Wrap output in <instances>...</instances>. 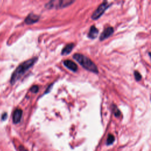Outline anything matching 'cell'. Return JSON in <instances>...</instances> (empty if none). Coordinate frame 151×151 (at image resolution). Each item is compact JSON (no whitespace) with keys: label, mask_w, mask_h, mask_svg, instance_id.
I'll return each mask as SVG.
<instances>
[{"label":"cell","mask_w":151,"mask_h":151,"mask_svg":"<svg viewBox=\"0 0 151 151\" xmlns=\"http://www.w3.org/2000/svg\"><path fill=\"white\" fill-rule=\"evenodd\" d=\"M37 60V57L27 60L20 64L14 71L11 76L10 82L11 84H14L29 68H31Z\"/></svg>","instance_id":"6da1fadb"},{"label":"cell","mask_w":151,"mask_h":151,"mask_svg":"<svg viewBox=\"0 0 151 151\" xmlns=\"http://www.w3.org/2000/svg\"><path fill=\"white\" fill-rule=\"evenodd\" d=\"M73 58L86 70L94 73H99L96 65L88 57L81 54H75Z\"/></svg>","instance_id":"7a4b0ae2"},{"label":"cell","mask_w":151,"mask_h":151,"mask_svg":"<svg viewBox=\"0 0 151 151\" xmlns=\"http://www.w3.org/2000/svg\"><path fill=\"white\" fill-rule=\"evenodd\" d=\"M74 1L71 0H61V1H51L45 5V7L48 9L61 8L67 6L73 3Z\"/></svg>","instance_id":"3957f363"},{"label":"cell","mask_w":151,"mask_h":151,"mask_svg":"<svg viewBox=\"0 0 151 151\" xmlns=\"http://www.w3.org/2000/svg\"><path fill=\"white\" fill-rule=\"evenodd\" d=\"M109 5H110L107 1H104L98 6L96 10L93 12L91 16V18L94 20L97 19L103 15V14L104 12L106 9L109 6Z\"/></svg>","instance_id":"277c9868"},{"label":"cell","mask_w":151,"mask_h":151,"mask_svg":"<svg viewBox=\"0 0 151 151\" xmlns=\"http://www.w3.org/2000/svg\"><path fill=\"white\" fill-rule=\"evenodd\" d=\"M114 32V29L111 27H109L104 29V31L102 32L100 36V40L103 41L109 37H110Z\"/></svg>","instance_id":"5b68a950"},{"label":"cell","mask_w":151,"mask_h":151,"mask_svg":"<svg viewBox=\"0 0 151 151\" xmlns=\"http://www.w3.org/2000/svg\"><path fill=\"white\" fill-rule=\"evenodd\" d=\"M40 17L34 14H29L25 19V22L27 24H32L37 22L39 20Z\"/></svg>","instance_id":"8992f818"},{"label":"cell","mask_w":151,"mask_h":151,"mask_svg":"<svg viewBox=\"0 0 151 151\" xmlns=\"http://www.w3.org/2000/svg\"><path fill=\"white\" fill-rule=\"evenodd\" d=\"M63 63H64V65L67 68H68V69L71 70L75 72L78 69V67H77V65H76V64L71 60H65Z\"/></svg>","instance_id":"52a82bcc"},{"label":"cell","mask_w":151,"mask_h":151,"mask_svg":"<svg viewBox=\"0 0 151 151\" xmlns=\"http://www.w3.org/2000/svg\"><path fill=\"white\" fill-rule=\"evenodd\" d=\"M22 111L21 109H16L13 114V122L14 123H18L21 119Z\"/></svg>","instance_id":"ba28073f"},{"label":"cell","mask_w":151,"mask_h":151,"mask_svg":"<svg viewBox=\"0 0 151 151\" xmlns=\"http://www.w3.org/2000/svg\"><path fill=\"white\" fill-rule=\"evenodd\" d=\"M98 34H99V30L97 29V28L95 26L93 25L90 27L88 36L89 38L94 39V38L97 37Z\"/></svg>","instance_id":"9c48e42d"},{"label":"cell","mask_w":151,"mask_h":151,"mask_svg":"<svg viewBox=\"0 0 151 151\" xmlns=\"http://www.w3.org/2000/svg\"><path fill=\"white\" fill-rule=\"evenodd\" d=\"M74 46V45L73 43H70V44H67L63 49V50L61 51V54L64 55H67V54H70L71 52V51H72Z\"/></svg>","instance_id":"30bf717a"},{"label":"cell","mask_w":151,"mask_h":151,"mask_svg":"<svg viewBox=\"0 0 151 151\" xmlns=\"http://www.w3.org/2000/svg\"><path fill=\"white\" fill-rule=\"evenodd\" d=\"M112 110H113V112L116 117H119L120 116L121 112L116 105H114V104L112 105Z\"/></svg>","instance_id":"8fae6325"},{"label":"cell","mask_w":151,"mask_h":151,"mask_svg":"<svg viewBox=\"0 0 151 151\" xmlns=\"http://www.w3.org/2000/svg\"><path fill=\"white\" fill-rule=\"evenodd\" d=\"M114 136L111 134H109V136L107 137V139L106 144L107 145H110L114 142Z\"/></svg>","instance_id":"7c38bea8"},{"label":"cell","mask_w":151,"mask_h":151,"mask_svg":"<svg viewBox=\"0 0 151 151\" xmlns=\"http://www.w3.org/2000/svg\"><path fill=\"white\" fill-rule=\"evenodd\" d=\"M134 78L136 80V81H140L142 78L141 74L137 71H135L134 72Z\"/></svg>","instance_id":"4fadbf2b"},{"label":"cell","mask_w":151,"mask_h":151,"mask_svg":"<svg viewBox=\"0 0 151 151\" xmlns=\"http://www.w3.org/2000/svg\"><path fill=\"white\" fill-rule=\"evenodd\" d=\"M38 89H39V87L38 86H32L31 88H30V91L34 93H36L38 92Z\"/></svg>","instance_id":"5bb4252c"},{"label":"cell","mask_w":151,"mask_h":151,"mask_svg":"<svg viewBox=\"0 0 151 151\" xmlns=\"http://www.w3.org/2000/svg\"><path fill=\"white\" fill-rule=\"evenodd\" d=\"M7 118V114L6 113H5L4 114H2V120H5Z\"/></svg>","instance_id":"9a60e30c"},{"label":"cell","mask_w":151,"mask_h":151,"mask_svg":"<svg viewBox=\"0 0 151 151\" xmlns=\"http://www.w3.org/2000/svg\"><path fill=\"white\" fill-rule=\"evenodd\" d=\"M52 84H51V85H50L49 86H48V88L47 89V90L45 91V93H48L50 90H51V88H52Z\"/></svg>","instance_id":"2e32d148"},{"label":"cell","mask_w":151,"mask_h":151,"mask_svg":"<svg viewBox=\"0 0 151 151\" xmlns=\"http://www.w3.org/2000/svg\"><path fill=\"white\" fill-rule=\"evenodd\" d=\"M149 56H150V58H151V52H149Z\"/></svg>","instance_id":"e0dca14e"}]
</instances>
